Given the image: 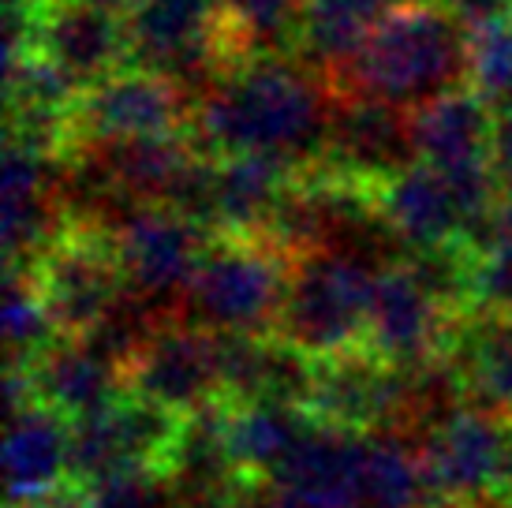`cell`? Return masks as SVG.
Returning <instances> with one entry per match:
<instances>
[{
    "label": "cell",
    "mask_w": 512,
    "mask_h": 508,
    "mask_svg": "<svg viewBox=\"0 0 512 508\" xmlns=\"http://www.w3.org/2000/svg\"><path fill=\"white\" fill-rule=\"evenodd\" d=\"M314 415L303 404H228V449L247 479L270 482V475L288 460L303 434L311 430Z\"/></svg>",
    "instance_id": "7402d4cb"
},
{
    "label": "cell",
    "mask_w": 512,
    "mask_h": 508,
    "mask_svg": "<svg viewBox=\"0 0 512 508\" xmlns=\"http://www.w3.org/2000/svg\"><path fill=\"white\" fill-rule=\"evenodd\" d=\"M187 124L184 86L150 68H120L86 86L72 113V146L176 135Z\"/></svg>",
    "instance_id": "30bf717a"
},
{
    "label": "cell",
    "mask_w": 512,
    "mask_h": 508,
    "mask_svg": "<svg viewBox=\"0 0 512 508\" xmlns=\"http://www.w3.org/2000/svg\"><path fill=\"white\" fill-rule=\"evenodd\" d=\"M314 419L344 430H397L404 434L408 419V367H397L378 352H352L314 359V385L307 396Z\"/></svg>",
    "instance_id": "9c48e42d"
},
{
    "label": "cell",
    "mask_w": 512,
    "mask_h": 508,
    "mask_svg": "<svg viewBox=\"0 0 512 508\" xmlns=\"http://www.w3.org/2000/svg\"><path fill=\"white\" fill-rule=\"evenodd\" d=\"M505 486L512 490V449H509V471H505Z\"/></svg>",
    "instance_id": "e575fe53"
},
{
    "label": "cell",
    "mask_w": 512,
    "mask_h": 508,
    "mask_svg": "<svg viewBox=\"0 0 512 508\" xmlns=\"http://www.w3.org/2000/svg\"><path fill=\"white\" fill-rule=\"evenodd\" d=\"M512 449V426L505 415L486 408H460L430 434H423V464L438 501H475L505 486Z\"/></svg>",
    "instance_id": "7c38bea8"
},
{
    "label": "cell",
    "mask_w": 512,
    "mask_h": 508,
    "mask_svg": "<svg viewBox=\"0 0 512 508\" xmlns=\"http://www.w3.org/2000/svg\"><path fill=\"white\" fill-rule=\"evenodd\" d=\"M206 232L210 228L169 206H146L135 213L120 232H113L116 258L131 292L157 303L161 311L176 314L184 288L210 247Z\"/></svg>",
    "instance_id": "8fae6325"
},
{
    "label": "cell",
    "mask_w": 512,
    "mask_h": 508,
    "mask_svg": "<svg viewBox=\"0 0 512 508\" xmlns=\"http://www.w3.org/2000/svg\"><path fill=\"white\" fill-rule=\"evenodd\" d=\"M494 165L512 191V101L498 105V116H494Z\"/></svg>",
    "instance_id": "4dcf8cb0"
},
{
    "label": "cell",
    "mask_w": 512,
    "mask_h": 508,
    "mask_svg": "<svg viewBox=\"0 0 512 508\" xmlns=\"http://www.w3.org/2000/svg\"><path fill=\"white\" fill-rule=\"evenodd\" d=\"M27 374L34 400L60 411L68 423L98 415L128 393L124 367L86 337H60Z\"/></svg>",
    "instance_id": "e0dca14e"
},
{
    "label": "cell",
    "mask_w": 512,
    "mask_h": 508,
    "mask_svg": "<svg viewBox=\"0 0 512 508\" xmlns=\"http://www.w3.org/2000/svg\"><path fill=\"white\" fill-rule=\"evenodd\" d=\"M329 79L299 68L285 53L243 57L199 98L191 131L206 154L273 157L288 169H311L322 157L333 116Z\"/></svg>",
    "instance_id": "6da1fadb"
},
{
    "label": "cell",
    "mask_w": 512,
    "mask_h": 508,
    "mask_svg": "<svg viewBox=\"0 0 512 508\" xmlns=\"http://www.w3.org/2000/svg\"><path fill=\"white\" fill-rule=\"evenodd\" d=\"M292 258L262 236H217L180 296L176 318L210 333H270Z\"/></svg>",
    "instance_id": "3957f363"
},
{
    "label": "cell",
    "mask_w": 512,
    "mask_h": 508,
    "mask_svg": "<svg viewBox=\"0 0 512 508\" xmlns=\"http://www.w3.org/2000/svg\"><path fill=\"white\" fill-rule=\"evenodd\" d=\"M27 273L38 284L60 337L90 333L128 292L113 236L98 228L72 225L57 247Z\"/></svg>",
    "instance_id": "8992f818"
},
{
    "label": "cell",
    "mask_w": 512,
    "mask_h": 508,
    "mask_svg": "<svg viewBox=\"0 0 512 508\" xmlns=\"http://www.w3.org/2000/svg\"><path fill=\"white\" fill-rule=\"evenodd\" d=\"M124 381L131 396L150 400L180 419L210 408L217 400H225L217 333L184 318H165L143 348L131 355Z\"/></svg>",
    "instance_id": "52a82bcc"
},
{
    "label": "cell",
    "mask_w": 512,
    "mask_h": 508,
    "mask_svg": "<svg viewBox=\"0 0 512 508\" xmlns=\"http://www.w3.org/2000/svg\"><path fill=\"white\" fill-rule=\"evenodd\" d=\"M419 161L412 135V113L363 94H341L333 101L326 146L314 169L341 176L352 184L378 187Z\"/></svg>",
    "instance_id": "ba28073f"
},
{
    "label": "cell",
    "mask_w": 512,
    "mask_h": 508,
    "mask_svg": "<svg viewBox=\"0 0 512 508\" xmlns=\"http://www.w3.org/2000/svg\"><path fill=\"white\" fill-rule=\"evenodd\" d=\"M0 187L8 269H34L68 232V213L60 202V154L8 139Z\"/></svg>",
    "instance_id": "4fadbf2b"
},
{
    "label": "cell",
    "mask_w": 512,
    "mask_h": 508,
    "mask_svg": "<svg viewBox=\"0 0 512 508\" xmlns=\"http://www.w3.org/2000/svg\"><path fill=\"white\" fill-rule=\"evenodd\" d=\"M468 86L490 105L512 101V15L468 27Z\"/></svg>",
    "instance_id": "4316f807"
},
{
    "label": "cell",
    "mask_w": 512,
    "mask_h": 508,
    "mask_svg": "<svg viewBox=\"0 0 512 508\" xmlns=\"http://www.w3.org/2000/svg\"><path fill=\"white\" fill-rule=\"evenodd\" d=\"M468 311L486 318H509L512 314V258L509 254H475L468 284Z\"/></svg>",
    "instance_id": "f1b7e54d"
},
{
    "label": "cell",
    "mask_w": 512,
    "mask_h": 508,
    "mask_svg": "<svg viewBox=\"0 0 512 508\" xmlns=\"http://www.w3.org/2000/svg\"><path fill=\"white\" fill-rule=\"evenodd\" d=\"M374 266L341 251H307L292 258L285 303L273 337L299 348L311 359L352 352L367 344Z\"/></svg>",
    "instance_id": "277c9868"
},
{
    "label": "cell",
    "mask_w": 512,
    "mask_h": 508,
    "mask_svg": "<svg viewBox=\"0 0 512 508\" xmlns=\"http://www.w3.org/2000/svg\"><path fill=\"white\" fill-rule=\"evenodd\" d=\"M180 415L157 408L139 396H120L98 415L72 423V471L79 486H98L128 471H165L172 445L180 438Z\"/></svg>",
    "instance_id": "5b68a950"
},
{
    "label": "cell",
    "mask_w": 512,
    "mask_h": 508,
    "mask_svg": "<svg viewBox=\"0 0 512 508\" xmlns=\"http://www.w3.org/2000/svg\"><path fill=\"white\" fill-rule=\"evenodd\" d=\"M255 508H307V505H299L296 497H288V494H281V490H273L270 486V494L255 497Z\"/></svg>",
    "instance_id": "d6a6232c"
},
{
    "label": "cell",
    "mask_w": 512,
    "mask_h": 508,
    "mask_svg": "<svg viewBox=\"0 0 512 508\" xmlns=\"http://www.w3.org/2000/svg\"><path fill=\"white\" fill-rule=\"evenodd\" d=\"M438 4L449 8L453 15H460L468 27H475V23H486V19H494V15H505L512 0H438Z\"/></svg>",
    "instance_id": "1f68e13d"
},
{
    "label": "cell",
    "mask_w": 512,
    "mask_h": 508,
    "mask_svg": "<svg viewBox=\"0 0 512 508\" xmlns=\"http://www.w3.org/2000/svg\"><path fill=\"white\" fill-rule=\"evenodd\" d=\"M397 4L400 0H303L299 45L326 79H337L356 60L374 23Z\"/></svg>",
    "instance_id": "603a6c76"
},
{
    "label": "cell",
    "mask_w": 512,
    "mask_h": 508,
    "mask_svg": "<svg viewBox=\"0 0 512 508\" xmlns=\"http://www.w3.org/2000/svg\"><path fill=\"white\" fill-rule=\"evenodd\" d=\"M34 53L86 90L131 64L128 19L90 0H45L34 30Z\"/></svg>",
    "instance_id": "9a60e30c"
},
{
    "label": "cell",
    "mask_w": 512,
    "mask_h": 508,
    "mask_svg": "<svg viewBox=\"0 0 512 508\" xmlns=\"http://www.w3.org/2000/svg\"><path fill=\"white\" fill-rule=\"evenodd\" d=\"M475 254H509L512 258V195L501 198L498 206H494V213L486 217V225L475 232V240L468 243Z\"/></svg>",
    "instance_id": "f546056e"
},
{
    "label": "cell",
    "mask_w": 512,
    "mask_h": 508,
    "mask_svg": "<svg viewBox=\"0 0 512 508\" xmlns=\"http://www.w3.org/2000/svg\"><path fill=\"white\" fill-rule=\"evenodd\" d=\"M296 169L273 157L232 154L214 161L206 187V217L202 225L217 236H266L277 202L292 184Z\"/></svg>",
    "instance_id": "ac0fdd59"
},
{
    "label": "cell",
    "mask_w": 512,
    "mask_h": 508,
    "mask_svg": "<svg viewBox=\"0 0 512 508\" xmlns=\"http://www.w3.org/2000/svg\"><path fill=\"white\" fill-rule=\"evenodd\" d=\"M453 322V307H445L404 266H389L374 281L367 348L397 367H423L430 359L449 355L456 340Z\"/></svg>",
    "instance_id": "5bb4252c"
},
{
    "label": "cell",
    "mask_w": 512,
    "mask_h": 508,
    "mask_svg": "<svg viewBox=\"0 0 512 508\" xmlns=\"http://www.w3.org/2000/svg\"><path fill=\"white\" fill-rule=\"evenodd\" d=\"M90 4H101V8H109V12H131L139 0H90Z\"/></svg>",
    "instance_id": "836d02e7"
},
{
    "label": "cell",
    "mask_w": 512,
    "mask_h": 508,
    "mask_svg": "<svg viewBox=\"0 0 512 508\" xmlns=\"http://www.w3.org/2000/svg\"><path fill=\"white\" fill-rule=\"evenodd\" d=\"M449 359L464 374L468 400L512 419V314L509 318L479 314V322L456 333Z\"/></svg>",
    "instance_id": "d4e9b609"
},
{
    "label": "cell",
    "mask_w": 512,
    "mask_h": 508,
    "mask_svg": "<svg viewBox=\"0 0 512 508\" xmlns=\"http://www.w3.org/2000/svg\"><path fill=\"white\" fill-rule=\"evenodd\" d=\"M408 441L397 430H370L363 438V508L438 505L423 452Z\"/></svg>",
    "instance_id": "cb8c5ba5"
},
{
    "label": "cell",
    "mask_w": 512,
    "mask_h": 508,
    "mask_svg": "<svg viewBox=\"0 0 512 508\" xmlns=\"http://www.w3.org/2000/svg\"><path fill=\"white\" fill-rule=\"evenodd\" d=\"M8 490L12 505H27L45 494H57L72 471V423L42 400L12 408L8 426Z\"/></svg>",
    "instance_id": "ffe728a7"
},
{
    "label": "cell",
    "mask_w": 512,
    "mask_h": 508,
    "mask_svg": "<svg viewBox=\"0 0 512 508\" xmlns=\"http://www.w3.org/2000/svg\"><path fill=\"white\" fill-rule=\"evenodd\" d=\"M363 438L359 430L314 419L266 486L307 508H363Z\"/></svg>",
    "instance_id": "2e32d148"
},
{
    "label": "cell",
    "mask_w": 512,
    "mask_h": 508,
    "mask_svg": "<svg viewBox=\"0 0 512 508\" xmlns=\"http://www.w3.org/2000/svg\"><path fill=\"white\" fill-rule=\"evenodd\" d=\"M378 202L408 251L445 247L468 240V213L460 206L449 176L427 161H415L378 187Z\"/></svg>",
    "instance_id": "d6986e66"
},
{
    "label": "cell",
    "mask_w": 512,
    "mask_h": 508,
    "mask_svg": "<svg viewBox=\"0 0 512 508\" xmlns=\"http://www.w3.org/2000/svg\"><path fill=\"white\" fill-rule=\"evenodd\" d=\"M412 135L419 161L438 165V169L494 161L490 101L471 86H456L449 94L412 109Z\"/></svg>",
    "instance_id": "44dd1931"
},
{
    "label": "cell",
    "mask_w": 512,
    "mask_h": 508,
    "mask_svg": "<svg viewBox=\"0 0 512 508\" xmlns=\"http://www.w3.org/2000/svg\"><path fill=\"white\" fill-rule=\"evenodd\" d=\"M86 505L90 508H180L172 494L165 471H128V475H113V479L98 482L86 490Z\"/></svg>",
    "instance_id": "83f0119b"
},
{
    "label": "cell",
    "mask_w": 512,
    "mask_h": 508,
    "mask_svg": "<svg viewBox=\"0 0 512 508\" xmlns=\"http://www.w3.org/2000/svg\"><path fill=\"white\" fill-rule=\"evenodd\" d=\"M60 340V329L45 307L38 284L27 269H8L4 284V348L8 367H34L53 344Z\"/></svg>",
    "instance_id": "484cf974"
},
{
    "label": "cell",
    "mask_w": 512,
    "mask_h": 508,
    "mask_svg": "<svg viewBox=\"0 0 512 508\" xmlns=\"http://www.w3.org/2000/svg\"><path fill=\"white\" fill-rule=\"evenodd\" d=\"M333 83L412 113L468 83V23L438 0H400Z\"/></svg>",
    "instance_id": "7a4b0ae2"
}]
</instances>
